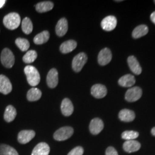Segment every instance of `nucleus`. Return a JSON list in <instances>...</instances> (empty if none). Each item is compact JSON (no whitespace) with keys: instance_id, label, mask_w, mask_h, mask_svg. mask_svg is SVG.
<instances>
[{"instance_id":"14","label":"nucleus","mask_w":155,"mask_h":155,"mask_svg":"<svg viewBox=\"0 0 155 155\" xmlns=\"http://www.w3.org/2000/svg\"><path fill=\"white\" fill-rule=\"evenodd\" d=\"M49 145L45 143H40L33 148L31 155H48L50 153Z\"/></svg>"},{"instance_id":"21","label":"nucleus","mask_w":155,"mask_h":155,"mask_svg":"<svg viewBox=\"0 0 155 155\" xmlns=\"http://www.w3.org/2000/svg\"><path fill=\"white\" fill-rule=\"evenodd\" d=\"M77 46V43L73 40L66 41L61 44L60 50L63 54H68L75 50Z\"/></svg>"},{"instance_id":"20","label":"nucleus","mask_w":155,"mask_h":155,"mask_svg":"<svg viewBox=\"0 0 155 155\" xmlns=\"http://www.w3.org/2000/svg\"><path fill=\"white\" fill-rule=\"evenodd\" d=\"M119 118L124 122H131L135 118V114L133 111L129 109H122L118 114Z\"/></svg>"},{"instance_id":"6","label":"nucleus","mask_w":155,"mask_h":155,"mask_svg":"<svg viewBox=\"0 0 155 155\" xmlns=\"http://www.w3.org/2000/svg\"><path fill=\"white\" fill-rule=\"evenodd\" d=\"M142 96V90L139 87H133L127 90L125 94V100L132 102L139 100Z\"/></svg>"},{"instance_id":"4","label":"nucleus","mask_w":155,"mask_h":155,"mask_svg":"<svg viewBox=\"0 0 155 155\" xmlns=\"http://www.w3.org/2000/svg\"><path fill=\"white\" fill-rule=\"evenodd\" d=\"M1 61L2 65L6 68H12L13 66L15 61V58L13 54L8 48H4L1 54Z\"/></svg>"},{"instance_id":"23","label":"nucleus","mask_w":155,"mask_h":155,"mask_svg":"<svg viewBox=\"0 0 155 155\" xmlns=\"http://www.w3.org/2000/svg\"><path fill=\"white\" fill-rule=\"evenodd\" d=\"M148 28L145 25H140L134 28L132 32V36L134 39H139L145 36L148 32Z\"/></svg>"},{"instance_id":"13","label":"nucleus","mask_w":155,"mask_h":155,"mask_svg":"<svg viewBox=\"0 0 155 155\" xmlns=\"http://www.w3.org/2000/svg\"><path fill=\"white\" fill-rule=\"evenodd\" d=\"M47 83L50 88H55L58 84V72L55 68H52L48 73Z\"/></svg>"},{"instance_id":"16","label":"nucleus","mask_w":155,"mask_h":155,"mask_svg":"<svg viewBox=\"0 0 155 155\" xmlns=\"http://www.w3.org/2000/svg\"><path fill=\"white\" fill-rule=\"evenodd\" d=\"M56 33L58 36H63L68 31V22L66 18H61L56 26Z\"/></svg>"},{"instance_id":"30","label":"nucleus","mask_w":155,"mask_h":155,"mask_svg":"<svg viewBox=\"0 0 155 155\" xmlns=\"http://www.w3.org/2000/svg\"><path fill=\"white\" fill-rule=\"evenodd\" d=\"M15 43L19 49L23 52L27 51L30 47L28 40L23 38H17L15 41Z\"/></svg>"},{"instance_id":"5","label":"nucleus","mask_w":155,"mask_h":155,"mask_svg":"<svg viewBox=\"0 0 155 155\" xmlns=\"http://www.w3.org/2000/svg\"><path fill=\"white\" fill-rule=\"evenodd\" d=\"M87 61V56L84 53L81 52L75 56L72 62V68L75 72H79L82 70L83 66Z\"/></svg>"},{"instance_id":"28","label":"nucleus","mask_w":155,"mask_h":155,"mask_svg":"<svg viewBox=\"0 0 155 155\" xmlns=\"http://www.w3.org/2000/svg\"><path fill=\"white\" fill-rule=\"evenodd\" d=\"M21 28L24 33L27 35H29L32 32L33 24L28 17H25L23 19L21 23Z\"/></svg>"},{"instance_id":"10","label":"nucleus","mask_w":155,"mask_h":155,"mask_svg":"<svg viewBox=\"0 0 155 155\" xmlns=\"http://www.w3.org/2000/svg\"><path fill=\"white\" fill-rule=\"evenodd\" d=\"M104 124L102 120L99 118H95L93 119L89 125V129L91 134L97 135L103 130Z\"/></svg>"},{"instance_id":"34","label":"nucleus","mask_w":155,"mask_h":155,"mask_svg":"<svg viewBox=\"0 0 155 155\" xmlns=\"http://www.w3.org/2000/svg\"><path fill=\"white\" fill-rule=\"evenodd\" d=\"M150 18L151 21L155 24V11L153 12L150 15Z\"/></svg>"},{"instance_id":"17","label":"nucleus","mask_w":155,"mask_h":155,"mask_svg":"<svg viewBox=\"0 0 155 155\" xmlns=\"http://www.w3.org/2000/svg\"><path fill=\"white\" fill-rule=\"evenodd\" d=\"M61 111L64 116H71L74 111V106L72 102L68 98H64L62 101L61 104Z\"/></svg>"},{"instance_id":"27","label":"nucleus","mask_w":155,"mask_h":155,"mask_svg":"<svg viewBox=\"0 0 155 155\" xmlns=\"http://www.w3.org/2000/svg\"><path fill=\"white\" fill-rule=\"evenodd\" d=\"M0 155H18L16 150L11 146L5 144H0Z\"/></svg>"},{"instance_id":"35","label":"nucleus","mask_w":155,"mask_h":155,"mask_svg":"<svg viewBox=\"0 0 155 155\" xmlns=\"http://www.w3.org/2000/svg\"><path fill=\"white\" fill-rule=\"evenodd\" d=\"M5 0H0V8H2L3 6L5 4Z\"/></svg>"},{"instance_id":"25","label":"nucleus","mask_w":155,"mask_h":155,"mask_svg":"<svg viewBox=\"0 0 155 155\" xmlns=\"http://www.w3.org/2000/svg\"><path fill=\"white\" fill-rule=\"evenodd\" d=\"M50 39V33L47 31H44L38 34L33 39V42L36 45H42L47 42Z\"/></svg>"},{"instance_id":"12","label":"nucleus","mask_w":155,"mask_h":155,"mask_svg":"<svg viewBox=\"0 0 155 155\" xmlns=\"http://www.w3.org/2000/svg\"><path fill=\"white\" fill-rule=\"evenodd\" d=\"M12 90V85L10 80L4 75H0V93L8 94Z\"/></svg>"},{"instance_id":"38","label":"nucleus","mask_w":155,"mask_h":155,"mask_svg":"<svg viewBox=\"0 0 155 155\" xmlns=\"http://www.w3.org/2000/svg\"><path fill=\"white\" fill-rule=\"evenodd\" d=\"M154 2H155V1H154Z\"/></svg>"},{"instance_id":"29","label":"nucleus","mask_w":155,"mask_h":155,"mask_svg":"<svg viewBox=\"0 0 155 155\" xmlns=\"http://www.w3.org/2000/svg\"><path fill=\"white\" fill-rule=\"evenodd\" d=\"M38 57L37 52L34 50H30L22 58L23 61L25 63H31L35 61Z\"/></svg>"},{"instance_id":"36","label":"nucleus","mask_w":155,"mask_h":155,"mask_svg":"<svg viewBox=\"0 0 155 155\" xmlns=\"http://www.w3.org/2000/svg\"><path fill=\"white\" fill-rule=\"evenodd\" d=\"M151 133L152 134L153 136H155V127H153L152 129V130H151Z\"/></svg>"},{"instance_id":"26","label":"nucleus","mask_w":155,"mask_h":155,"mask_svg":"<svg viewBox=\"0 0 155 155\" xmlns=\"http://www.w3.org/2000/svg\"><path fill=\"white\" fill-rule=\"evenodd\" d=\"M41 91L38 88H32L27 93V98L29 101H36L40 99L41 97Z\"/></svg>"},{"instance_id":"11","label":"nucleus","mask_w":155,"mask_h":155,"mask_svg":"<svg viewBox=\"0 0 155 155\" xmlns=\"http://www.w3.org/2000/svg\"><path fill=\"white\" fill-rule=\"evenodd\" d=\"M91 94L97 99H101L105 97L107 94V89L103 84H94L91 89Z\"/></svg>"},{"instance_id":"24","label":"nucleus","mask_w":155,"mask_h":155,"mask_svg":"<svg viewBox=\"0 0 155 155\" xmlns=\"http://www.w3.org/2000/svg\"><path fill=\"white\" fill-rule=\"evenodd\" d=\"M54 8V4L51 1H44L37 4L36 10L39 13H45L50 11Z\"/></svg>"},{"instance_id":"3","label":"nucleus","mask_w":155,"mask_h":155,"mask_svg":"<svg viewBox=\"0 0 155 155\" xmlns=\"http://www.w3.org/2000/svg\"><path fill=\"white\" fill-rule=\"evenodd\" d=\"M74 133L73 128L70 127H64L57 130L54 134V138L59 141H64L70 138Z\"/></svg>"},{"instance_id":"15","label":"nucleus","mask_w":155,"mask_h":155,"mask_svg":"<svg viewBox=\"0 0 155 155\" xmlns=\"http://www.w3.org/2000/svg\"><path fill=\"white\" fill-rule=\"evenodd\" d=\"M127 63L130 70L136 75H140L142 72V68L139 61L134 56H130L127 59Z\"/></svg>"},{"instance_id":"9","label":"nucleus","mask_w":155,"mask_h":155,"mask_svg":"<svg viewBox=\"0 0 155 155\" xmlns=\"http://www.w3.org/2000/svg\"><path fill=\"white\" fill-rule=\"evenodd\" d=\"M117 20L113 16H109L104 18L101 22V27L106 31H111L116 27Z\"/></svg>"},{"instance_id":"32","label":"nucleus","mask_w":155,"mask_h":155,"mask_svg":"<svg viewBox=\"0 0 155 155\" xmlns=\"http://www.w3.org/2000/svg\"><path fill=\"white\" fill-rule=\"evenodd\" d=\"M84 150L82 147L78 146L72 149L67 155H83Z\"/></svg>"},{"instance_id":"31","label":"nucleus","mask_w":155,"mask_h":155,"mask_svg":"<svg viewBox=\"0 0 155 155\" xmlns=\"http://www.w3.org/2000/svg\"><path fill=\"white\" fill-rule=\"evenodd\" d=\"M138 132L133 130H127L122 133V138L125 140H134L139 137Z\"/></svg>"},{"instance_id":"19","label":"nucleus","mask_w":155,"mask_h":155,"mask_svg":"<svg viewBox=\"0 0 155 155\" xmlns=\"http://www.w3.org/2000/svg\"><path fill=\"white\" fill-rule=\"evenodd\" d=\"M135 82V78L131 74H127L124 75L118 80L119 84L124 87H132L134 84Z\"/></svg>"},{"instance_id":"1","label":"nucleus","mask_w":155,"mask_h":155,"mask_svg":"<svg viewBox=\"0 0 155 155\" xmlns=\"http://www.w3.org/2000/svg\"><path fill=\"white\" fill-rule=\"evenodd\" d=\"M3 23L6 28L10 30H15L20 25L21 18L17 13H10L4 17Z\"/></svg>"},{"instance_id":"22","label":"nucleus","mask_w":155,"mask_h":155,"mask_svg":"<svg viewBox=\"0 0 155 155\" xmlns=\"http://www.w3.org/2000/svg\"><path fill=\"white\" fill-rule=\"evenodd\" d=\"M17 116L16 109L12 105H8L6 107L4 118L5 121L11 122L13 121Z\"/></svg>"},{"instance_id":"2","label":"nucleus","mask_w":155,"mask_h":155,"mask_svg":"<svg viewBox=\"0 0 155 155\" xmlns=\"http://www.w3.org/2000/svg\"><path fill=\"white\" fill-rule=\"evenodd\" d=\"M24 72L27 76L28 83L32 86H37L40 81V76L38 70L32 66H27L24 68Z\"/></svg>"},{"instance_id":"37","label":"nucleus","mask_w":155,"mask_h":155,"mask_svg":"<svg viewBox=\"0 0 155 155\" xmlns=\"http://www.w3.org/2000/svg\"><path fill=\"white\" fill-rule=\"evenodd\" d=\"M116 2H121V1H122V0H121V1H115Z\"/></svg>"},{"instance_id":"33","label":"nucleus","mask_w":155,"mask_h":155,"mask_svg":"<svg viewBox=\"0 0 155 155\" xmlns=\"http://www.w3.org/2000/svg\"><path fill=\"white\" fill-rule=\"evenodd\" d=\"M106 155H118V154L115 148L112 147H109L106 150Z\"/></svg>"},{"instance_id":"7","label":"nucleus","mask_w":155,"mask_h":155,"mask_svg":"<svg viewBox=\"0 0 155 155\" xmlns=\"http://www.w3.org/2000/svg\"><path fill=\"white\" fill-rule=\"evenodd\" d=\"M36 133L32 130H23L20 131L17 137L18 141L20 144H25L35 137Z\"/></svg>"},{"instance_id":"18","label":"nucleus","mask_w":155,"mask_h":155,"mask_svg":"<svg viewBox=\"0 0 155 155\" xmlns=\"http://www.w3.org/2000/svg\"><path fill=\"white\" fill-rule=\"evenodd\" d=\"M141 147L140 143L136 140L126 141L123 145V148L125 151L128 153L134 152L140 150Z\"/></svg>"},{"instance_id":"8","label":"nucleus","mask_w":155,"mask_h":155,"mask_svg":"<svg viewBox=\"0 0 155 155\" xmlns=\"http://www.w3.org/2000/svg\"><path fill=\"white\" fill-rule=\"evenodd\" d=\"M112 54L110 50L107 48L101 50L98 54V61L101 66H105L110 62Z\"/></svg>"}]
</instances>
